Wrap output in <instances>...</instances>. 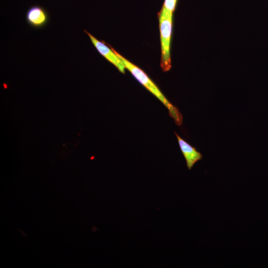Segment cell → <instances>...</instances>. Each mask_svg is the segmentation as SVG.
Wrapping results in <instances>:
<instances>
[{
	"label": "cell",
	"mask_w": 268,
	"mask_h": 268,
	"mask_svg": "<svg viewBox=\"0 0 268 268\" xmlns=\"http://www.w3.org/2000/svg\"><path fill=\"white\" fill-rule=\"evenodd\" d=\"M111 48L120 59L125 68L164 105L169 111L170 116L173 119L175 124L178 126H181L183 123V116L178 109L166 99L155 84L141 69L126 59L112 47Z\"/></svg>",
	"instance_id": "1"
},
{
	"label": "cell",
	"mask_w": 268,
	"mask_h": 268,
	"mask_svg": "<svg viewBox=\"0 0 268 268\" xmlns=\"http://www.w3.org/2000/svg\"><path fill=\"white\" fill-rule=\"evenodd\" d=\"M172 14L164 7L158 13L161 46V67L164 71L171 67L170 41L172 25Z\"/></svg>",
	"instance_id": "2"
},
{
	"label": "cell",
	"mask_w": 268,
	"mask_h": 268,
	"mask_svg": "<svg viewBox=\"0 0 268 268\" xmlns=\"http://www.w3.org/2000/svg\"><path fill=\"white\" fill-rule=\"evenodd\" d=\"M85 32L89 36L92 43L99 52L110 62L115 65L121 72L125 73V67L113 49L112 48L111 49H110L104 43L99 41L87 31H85Z\"/></svg>",
	"instance_id": "3"
},
{
	"label": "cell",
	"mask_w": 268,
	"mask_h": 268,
	"mask_svg": "<svg viewBox=\"0 0 268 268\" xmlns=\"http://www.w3.org/2000/svg\"><path fill=\"white\" fill-rule=\"evenodd\" d=\"M175 134L178 140L181 151L186 159L187 166L189 170H191L198 161L202 159V155L195 147H192L187 141L182 139L176 132Z\"/></svg>",
	"instance_id": "4"
},
{
	"label": "cell",
	"mask_w": 268,
	"mask_h": 268,
	"mask_svg": "<svg viewBox=\"0 0 268 268\" xmlns=\"http://www.w3.org/2000/svg\"><path fill=\"white\" fill-rule=\"evenodd\" d=\"M26 19L30 25L40 27L45 24L48 16L46 11L42 7L35 5L28 10Z\"/></svg>",
	"instance_id": "5"
},
{
	"label": "cell",
	"mask_w": 268,
	"mask_h": 268,
	"mask_svg": "<svg viewBox=\"0 0 268 268\" xmlns=\"http://www.w3.org/2000/svg\"><path fill=\"white\" fill-rule=\"evenodd\" d=\"M177 0H165L163 7L169 12L173 13L175 10Z\"/></svg>",
	"instance_id": "6"
}]
</instances>
